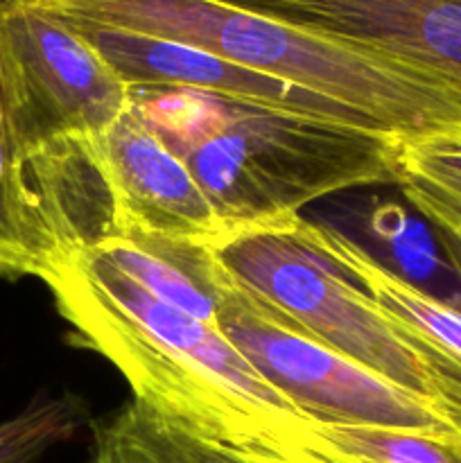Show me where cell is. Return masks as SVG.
I'll use <instances>...</instances> for the list:
<instances>
[{
  "instance_id": "12",
  "label": "cell",
  "mask_w": 461,
  "mask_h": 463,
  "mask_svg": "<svg viewBox=\"0 0 461 463\" xmlns=\"http://www.w3.org/2000/svg\"><path fill=\"white\" fill-rule=\"evenodd\" d=\"M93 247L149 294L217 326V267L208 247L145 238H108Z\"/></svg>"
},
{
  "instance_id": "5",
  "label": "cell",
  "mask_w": 461,
  "mask_h": 463,
  "mask_svg": "<svg viewBox=\"0 0 461 463\" xmlns=\"http://www.w3.org/2000/svg\"><path fill=\"white\" fill-rule=\"evenodd\" d=\"M215 267L217 328L306 419L461 434L459 420L441 407L334 353Z\"/></svg>"
},
{
  "instance_id": "11",
  "label": "cell",
  "mask_w": 461,
  "mask_h": 463,
  "mask_svg": "<svg viewBox=\"0 0 461 463\" xmlns=\"http://www.w3.org/2000/svg\"><path fill=\"white\" fill-rule=\"evenodd\" d=\"M306 233L316 249L378 306L396 315L461 362V310L432 297L384 267L364 247L325 224L306 220Z\"/></svg>"
},
{
  "instance_id": "9",
  "label": "cell",
  "mask_w": 461,
  "mask_h": 463,
  "mask_svg": "<svg viewBox=\"0 0 461 463\" xmlns=\"http://www.w3.org/2000/svg\"><path fill=\"white\" fill-rule=\"evenodd\" d=\"M68 23L75 25L98 48V52L111 63L113 71L129 86V90L193 89L224 95V98L240 99V102L285 109V111L306 113V116L348 122V125L362 127V129L380 131L369 118L346 104L312 93L292 81L278 80V77L230 63L215 54L202 52L190 45L113 30V27L90 25V23Z\"/></svg>"
},
{
  "instance_id": "8",
  "label": "cell",
  "mask_w": 461,
  "mask_h": 463,
  "mask_svg": "<svg viewBox=\"0 0 461 463\" xmlns=\"http://www.w3.org/2000/svg\"><path fill=\"white\" fill-rule=\"evenodd\" d=\"M287 25L387 54L461 98V0H224Z\"/></svg>"
},
{
  "instance_id": "7",
  "label": "cell",
  "mask_w": 461,
  "mask_h": 463,
  "mask_svg": "<svg viewBox=\"0 0 461 463\" xmlns=\"http://www.w3.org/2000/svg\"><path fill=\"white\" fill-rule=\"evenodd\" d=\"M116 238L208 247L226 235L215 208L183 161L134 109L93 140Z\"/></svg>"
},
{
  "instance_id": "4",
  "label": "cell",
  "mask_w": 461,
  "mask_h": 463,
  "mask_svg": "<svg viewBox=\"0 0 461 463\" xmlns=\"http://www.w3.org/2000/svg\"><path fill=\"white\" fill-rule=\"evenodd\" d=\"M208 251L307 335L461 423V362L342 274L307 238L301 215L226 233Z\"/></svg>"
},
{
  "instance_id": "2",
  "label": "cell",
  "mask_w": 461,
  "mask_h": 463,
  "mask_svg": "<svg viewBox=\"0 0 461 463\" xmlns=\"http://www.w3.org/2000/svg\"><path fill=\"white\" fill-rule=\"evenodd\" d=\"M43 283L72 333L120 371L136 401L229 434H289L306 420L217 326L149 294L95 247L54 262Z\"/></svg>"
},
{
  "instance_id": "17",
  "label": "cell",
  "mask_w": 461,
  "mask_h": 463,
  "mask_svg": "<svg viewBox=\"0 0 461 463\" xmlns=\"http://www.w3.org/2000/svg\"><path fill=\"white\" fill-rule=\"evenodd\" d=\"M398 188L402 190L407 202L432 224L452 269L461 280V208H456L455 203L438 197V194L429 193V190L420 188V185L402 184Z\"/></svg>"
},
{
  "instance_id": "15",
  "label": "cell",
  "mask_w": 461,
  "mask_h": 463,
  "mask_svg": "<svg viewBox=\"0 0 461 463\" xmlns=\"http://www.w3.org/2000/svg\"><path fill=\"white\" fill-rule=\"evenodd\" d=\"M80 402L72 396H34L16 416L0 423V463H43L71 441L81 425Z\"/></svg>"
},
{
  "instance_id": "13",
  "label": "cell",
  "mask_w": 461,
  "mask_h": 463,
  "mask_svg": "<svg viewBox=\"0 0 461 463\" xmlns=\"http://www.w3.org/2000/svg\"><path fill=\"white\" fill-rule=\"evenodd\" d=\"M57 258L9 122L0 48V276L43 280Z\"/></svg>"
},
{
  "instance_id": "10",
  "label": "cell",
  "mask_w": 461,
  "mask_h": 463,
  "mask_svg": "<svg viewBox=\"0 0 461 463\" xmlns=\"http://www.w3.org/2000/svg\"><path fill=\"white\" fill-rule=\"evenodd\" d=\"M93 463H256L230 434L131 398L93 423Z\"/></svg>"
},
{
  "instance_id": "3",
  "label": "cell",
  "mask_w": 461,
  "mask_h": 463,
  "mask_svg": "<svg viewBox=\"0 0 461 463\" xmlns=\"http://www.w3.org/2000/svg\"><path fill=\"white\" fill-rule=\"evenodd\" d=\"M72 23L174 41L292 81L369 118L393 138L461 134V98L387 54L224 0H30Z\"/></svg>"
},
{
  "instance_id": "6",
  "label": "cell",
  "mask_w": 461,
  "mask_h": 463,
  "mask_svg": "<svg viewBox=\"0 0 461 463\" xmlns=\"http://www.w3.org/2000/svg\"><path fill=\"white\" fill-rule=\"evenodd\" d=\"M5 99L21 156L90 143L131 109V90L93 43L30 0H0Z\"/></svg>"
},
{
  "instance_id": "1",
  "label": "cell",
  "mask_w": 461,
  "mask_h": 463,
  "mask_svg": "<svg viewBox=\"0 0 461 463\" xmlns=\"http://www.w3.org/2000/svg\"><path fill=\"white\" fill-rule=\"evenodd\" d=\"M131 109L188 165L226 233L301 215L348 188L396 184L398 138L193 89L131 90Z\"/></svg>"
},
{
  "instance_id": "14",
  "label": "cell",
  "mask_w": 461,
  "mask_h": 463,
  "mask_svg": "<svg viewBox=\"0 0 461 463\" xmlns=\"http://www.w3.org/2000/svg\"><path fill=\"white\" fill-rule=\"evenodd\" d=\"M294 439L328 463H461V434L306 419Z\"/></svg>"
},
{
  "instance_id": "16",
  "label": "cell",
  "mask_w": 461,
  "mask_h": 463,
  "mask_svg": "<svg viewBox=\"0 0 461 463\" xmlns=\"http://www.w3.org/2000/svg\"><path fill=\"white\" fill-rule=\"evenodd\" d=\"M414 184L461 208V134L398 138L396 185Z\"/></svg>"
}]
</instances>
